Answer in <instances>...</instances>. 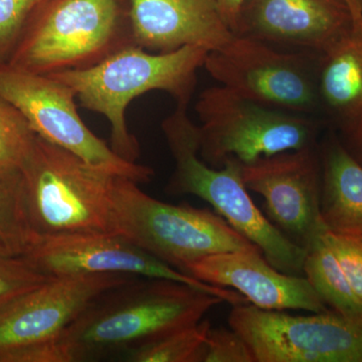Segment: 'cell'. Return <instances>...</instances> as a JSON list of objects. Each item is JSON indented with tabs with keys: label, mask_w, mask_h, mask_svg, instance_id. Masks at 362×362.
<instances>
[{
	"label": "cell",
	"mask_w": 362,
	"mask_h": 362,
	"mask_svg": "<svg viewBox=\"0 0 362 362\" xmlns=\"http://www.w3.org/2000/svg\"><path fill=\"white\" fill-rule=\"evenodd\" d=\"M225 303L190 286L133 279L96 298L66 328L58 343L61 362H80L127 351L169 331L202 320Z\"/></svg>",
	"instance_id": "6da1fadb"
},
{
	"label": "cell",
	"mask_w": 362,
	"mask_h": 362,
	"mask_svg": "<svg viewBox=\"0 0 362 362\" xmlns=\"http://www.w3.org/2000/svg\"><path fill=\"white\" fill-rule=\"evenodd\" d=\"M207 54L194 45L156 54L134 45L90 68L51 76L70 86L85 109L106 117L111 148L121 158L136 162L140 146L128 128L126 109L135 98L152 90L168 93L176 103L189 104Z\"/></svg>",
	"instance_id": "7a4b0ae2"
},
{
	"label": "cell",
	"mask_w": 362,
	"mask_h": 362,
	"mask_svg": "<svg viewBox=\"0 0 362 362\" xmlns=\"http://www.w3.org/2000/svg\"><path fill=\"white\" fill-rule=\"evenodd\" d=\"M161 128L175 161L166 192L194 195L209 202L216 214L259 247L274 268L290 275L304 274V247L281 232L252 202L243 181L242 163L230 158L216 168L199 157V125L188 115V103H176Z\"/></svg>",
	"instance_id": "3957f363"
},
{
	"label": "cell",
	"mask_w": 362,
	"mask_h": 362,
	"mask_svg": "<svg viewBox=\"0 0 362 362\" xmlns=\"http://www.w3.org/2000/svg\"><path fill=\"white\" fill-rule=\"evenodd\" d=\"M23 201L37 240L77 233H114L119 178L37 135L21 164Z\"/></svg>",
	"instance_id": "277c9868"
},
{
	"label": "cell",
	"mask_w": 362,
	"mask_h": 362,
	"mask_svg": "<svg viewBox=\"0 0 362 362\" xmlns=\"http://www.w3.org/2000/svg\"><path fill=\"white\" fill-rule=\"evenodd\" d=\"M134 45L129 0H42L7 64L51 76L90 68Z\"/></svg>",
	"instance_id": "5b68a950"
},
{
	"label": "cell",
	"mask_w": 362,
	"mask_h": 362,
	"mask_svg": "<svg viewBox=\"0 0 362 362\" xmlns=\"http://www.w3.org/2000/svg\"><path fill=\"white\" fill-rule=\"evenodd\" d=\"M114 233L185 273L213 255L262 252L220 214L158 201L125 176L116 188Z\"/></svg>",
	"instance_id": "8992f818"
},
{
	"label": "cell",
	"mask_w": 362,
	"mask_h": 362,
	"mask_svg": "<svg viewBox=\"0 0 362 362\" xmlns=\"http://www.w3.org/2000/svg\"><path fill=\"white\" fill-rule=\"evenodd\" d=\"M199 119V156L211 168L228 159L250 164L264 157L318 145L319 124L257 103L225 86L207 88L194 106Z\"/></svg>",
	"instance_id": "52a82bcc"
},
{
	"label": "cell",
	"mask_w": 362,
	"mask_h": 362,
	"mask_svg": "<svg viewBox=\"0 0 362 362\" xmlns=\"http://www.w3.org/2000/svg\"><path fill=\"white\" fill-rule=\"evenodd\" d=\"M319 57L233 35L220 49L209 52L204 68L221 86L252 101L314 116L320 113Z\"/></svg>",
	"instance_id": "ba28073f"
},
{
	"label": "cell",
	"mask_w": 362,
	"mask_h": 362,
	"mask_svg": "<svg viewBox=\"0 0 362 362\" xmlns=\"http://www.w3.org/2000/svg\"><path fill=\"white\" fill-rule=\"evenodd\" d=\"M135 278L62 276L14 300L0 310V362H61L58 343L66 328L100 295Z\"/></svg>",
	"instance_id": "9c48e42d"
},
{
	"label": "cell",
	"mask_w": 362,
	"mask_h": 362,
	"mask_svg": "<svg viewBox=\"0 0 362 362\" xmlns=\"http://www.w3.org/2000/svg\"><path fill=\"white\" fill-rule=\"evenodd\" d=\"M0 97L16 107L37 136L68 150L90 165L139 183L150 182L154 170L117 156L81 118L75 90L52 76L0 65Z\"/></svg>",
	"instance_id": "30bf717a"
},
{
	"label": "cell",
	"mask_w": 362,
	"mask_h": 362,
	"mask_svg": "<svg viewBox=\"0 0 362 362\" xmlns=\"http://www.w3.org/2000/svg\"><path fill=\"white\" fill-rule=\"evenodd\" d=\"M228 325L255 362H362V316L333 310L294 316L249 303L233 306Z\"/></svg>",
	"instance_id": "8fae6325"
},
{
	"label": "cell",
	"mask_w": 362,
	"mask_h": 362,
	"mask_svg": "<svg viewBox=\"0 0 362 362\" xmlns=\"http://www.w3.org/2000/svg\"><path fill=\"white\" fill-rule=\"evenodd\" d=\"M25 258L49 277L120 274L162 279L209 293L233 306L247 303L239 292L202 282L116 233H77L45 238L37 240Z\"/></svg>",
	"instance_id": "7c38bea8"
},
{
	"label": "cell",
	"mask_w": 362,
	"mask_h": 362,
	"mask_svg": "<svg viewBox=\"0 0 362 362\" xmlns=\"http://www.w3.org/2000/svg\"><path fill=\"white\" fill-rule=\"evenodd\" d=\"M247 190L265 201L277 228L306 246L326 230L320 216L321 161L318 145L242 164Z\"/></svg>",
	"instance_id": "4fadbf2b"
},
{
	"label": "cell",
	"mask_w": 362,
	"mask_h": 362,
	"mask_svg": "<svg viewBox=\"0 0 362 362\" xmlns=\"http://www.w3.org/2000/svg\"><path fill=\"white\" fill-rule=\"evenodd\" d=\"M352 28L345 0H246L233 35L321 56Z\"/></svg>",
	"instance_id": "5bb4252c"
},
{
	"label": "cell",
	"mask_w": 362,
	"mask_h": 362,
	"mask_svg": "<svg viewBox=\"0 0 362 362\" xmlns=\"http://www.w3.org/2000/svg\"><path fill=\"white\" fill-rule=\"evenodd\" d=\"M187 274L206 284L233 288L264 310H331L306 277L277 270L259 252L213 255L188 267Z\"/></svg>",
	"instance_id": "9a60e30c"
},
{
	"label": "cell",
	"mask_w": 362,
	"mask_h": 362,
	"mask_svg": "<svg viewBox=\"0 0 362 362\" xmlns=\"http://www.w3.org/2000/svg\"><path fill=\"white\" fill-rule=\"evenodd\" d=\"M129 6L135 45L150 52L187 45L216 51L233 35L214 0H129Z\"/></svg>",
	"instance_id": "2e32d148"
},
{
	"label": "cell",
	"mask_w": 362,
	"mask_h": 362,
	"mask_svg": "<svg viewBox=\"0 0 362 362\" xmlns=\"http://www.w3.org/2000/svg\"><path fill=\"white\" fill-rule=\"evenodd\" d=\"M318 147L321 220L329 232L362 235V165L337 133L328 135Z\"/></svg>",
	"instance_id": "e0dca14e"
},
{
	"label": "cell",
	"mask_w": 362,
	"mask_h": 362,
	"mask_svg": "<svg viewBox=\"0 0 362 362\" xmlns=\"http://www.w3.org/2000/svg\"><path fill=\"white\" fill-rule=\"evenodd\" d=\"M318 96L320 113L337 130L362 119V26L319 57Z\"/></svg>",
	"instance_id": "ac0fdd59"
},
{
	"label": "cell",
	"mask_w": 362,
	"mask_h": 362,
	"mask_svg": "<svg viewBox=\"0 0 362 362\" xmlns=\"http://www.w3.org/2000/svg\"><path fill=\"white\" fill-rule=\"evenodd\" d=\"M323 232L304 247L305 276L331 310L345 316L361 317L362 301L352 289L332 249L324 240Z\"/></svg>",
	"instance_id": "d6986e66"
},
{
	"label": "cell",
	"mask_w": 362,
	"mask_h": 362,
	"mask_svg": "<svg viewBox=\"0 0 362 362\" xmlns=\"http://www.w3.org/2000/svg\"><path fill=\"white\" fill-rule=\"evenodd\" d=\"M37 242L26 216L20 169L0 170V255L25 257Z\"/></svg>",
	"instance_id": "ffe728a7"
},
{
	"label": "cell",
	"mask_w": 362,
	"mask_h": 362,
	"mask_svg": "<svg viewBox=\"0 0 362 362\" xmlns=\"http://www.w3.org/2000/svg\"><path fill=\"white\" fill-rule=\"evenodd\" d=\"M211 325L201 320L169 331L125 352L133 362H202L207 333Z\"/></svg>",
	"instance_id": "44dd1931"
},
{
	"label": "cell",
	"mask_w": 362,
	"mask_h": 362,
	"mask_svg": "<svg viewBox=\"0 0 362 362\" xmlns=\"http://www.w3.org/2000/svg\"><path fill=\"white\" fill-rule=\"evenodd\" d=\"M35 137L23 114L0 97V170L20 169Z\"/></svg>",
	"instance_id": "7402d4cb"
},
{
	"label": "cell",
	"mask_w": 362,
	"mask_h": 362,
	"mask_svg": "<svg viewBox=\"0 0 362 362\" xmlns=\"http://www.w3.org/2000/svg\"><path fill=\"white\" fill-rule=\"evenodd\" d=\"M52 278L37 270L25 257L0 255V310Z\"/></svg>",
	"instance_id": "603a6c76"
},
{
	"label": "cell",
	"mask_w": 362,
	"mask_h": 362,
	"mask_svg": "<svg viewBox=\"0 0 362 362\" xmlns=\"http://www.w3.org/2000/svg\"><path fill=\"white\" fill-rule=\"evenodd\" d=\"M42 0H0V65L7 64L33 11Z\"/></svg>",
	"instance_id": "cb8c5ba5"
},
{
	"label": "cell",
	"mask_w": 362,
	"mask_h": 362,
	"mask_svg": "<svg viewBox=\"0 0 362 362\" xmlns=\"http://www.w3.org/2000/svg\"><path fill=\"white\" fill-rule=\"evenodd\" d=\"M202 362H255L249 345L233 328L211 327Z\"/></svg>",
	"instance_id": "d4e9b609"
},
{
	"label": "cell",
	"mask_w": 362,
	"mask_h": 362,
	"mask_svg": "<svg viewBox=\"0 0 362 362\" xmlns=\"http://www.w3.org/2000/svg\"><path fill=\"white\" fill-rule=\"evenodd\" d=\"M326 240L349 279L352 289L362 301V235L323 232Z\"/></svg>",
	"instance_id": "484cf974"
},
{
	"label": "cell",
	"mask_w": 362,
	"mask_h": 362,
	"mask_svg": "<svg viewBox=\"0 0 362 362\" xmlns=\"http://www.w3.org/2000/svg\"><path fill=\"white\" fill-rule=\"evenodd\" d=\"M337 131L343 146L362 165V119Z\"/></svg>",
	"instance_id": "4316f807"
},
{
	"label": "cell",
	"mask_w": 362,
	"mask_h": 362,
	"mask_svg": "<svg viewBox=\"0 0 362 362\" xmlns=\"http://www.w3.org/2000/svg\"><path fill=\"white\" fill-rule=\"evenodd\" d=\"M246 0H214L221 18L233 33L237 28L242 7Z\"/></svg>",
	"instance_id": "83f0119b"
},
{
	"label": "cell",
	"mask_w": 362,
	"mask_h": 362,
	"mask_svg": "<svg viewBox=\"0 0 362 362\" xmlns=\"http://www.w3.org/2000/svg\"><path fill=\"white\" fill-rule=\"evenodd\" d=\"M354 18V28L362 26V0H345Z\"/></svg>",
	"instance_id": "f1b7e54d"
}]
</instances>
